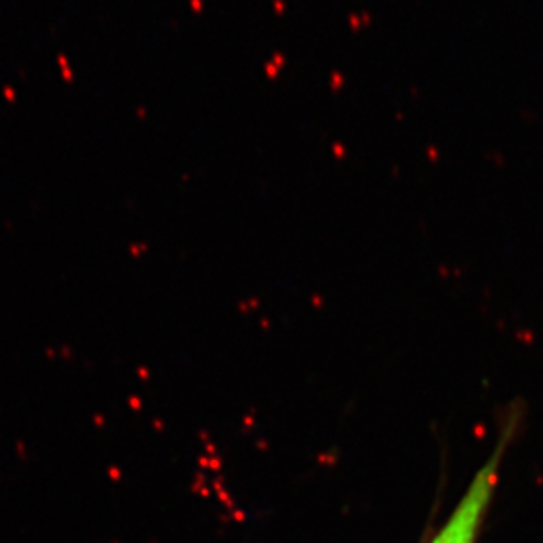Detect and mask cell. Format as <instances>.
I'll return each instance as SVG.
<instances>
[{"mask_svg": "<svg viewBox=\"0 0 543 543\" xmlns=\"http://www.w3.org/2000/svg\"><path fill=\"white\" fill-rule=\"evenodd\" d=\"M517 430L515 416L510 418L503 427L499 439L496 441L494 450L488 459L481 464L473 480L469 481L466 492L459 499L457 506L452 510L448 519L445 520L438 533L427 543H476L483 529L485 519L494 501L496 491L501 476V466L505 460L506 450L512 445L513 434Z\"/></svg>", "mask_w": 543, "mask_h": 543, "instance_id": "6da1fadb", "label": "cell"}]
</instances>
